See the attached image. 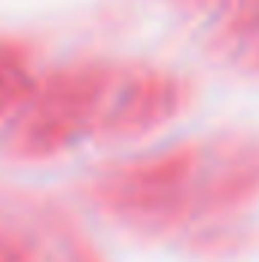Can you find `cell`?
Returning <instances> with one entry per match:
<instances>
[{
    "label": "cell",
    "instance_id": "6da1fadb",
    "mask_svg": "<svg viewBox=\"0 0 259 262\" xmlns=\"http://www.w3.org/2000/svg\"><path fill=\"white\" fill-rule=\"evenodd\" d=\"M58 85L18 34L0 28V165L25 168L64 134Z\"/></svg>",
    "mask_w": 259,
    "mask_h": 262
},
{
    "label": "cell",
    "instance_id": "7a4b0ae2",
    "mask_svg": "<svg viewBox=\"0 0 259 262\" xmlns=\"http://www.w3.org/2000/svg\"><path fill=\"white\" fill-rule=\"evenodd\" d=\"M0 262H25V204L0 201Z\"/></svg>",
    "mask_w": 259,
    "mask_h": 262
}]
</instances>
